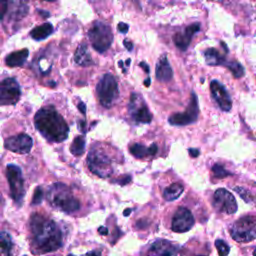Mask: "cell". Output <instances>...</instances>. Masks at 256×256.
Segmentation results:
<instances>
[{"label": "cell", "instance_id": "1", "mask_svg": "<svg viewBox=\"0 0 256 256\" xmlns=\"http://www.w3.org/2000/svg\"><path fill=\"white\" fill-rule=\"evenodd\" d=\"M35 250L39 253L55 251L62 245V233L55 222L40 214H34L30 220Z\"/></svg>", "mask_w": 256, "mask_h": 256}, {"label": "cell", "instance_id": "2", "mask_svg": "<svg viewBox=\"0 0 256 256\" xmlns=\"http://www.w3.org/2000/svg\"><path fill=\"white\" fill-rule=\"evenodd\" d=\"M37 130L50 142H62L69 133V127L53 106L41 108L35 115Z\"/></svg>", "mask_w": 256, "mask_h": 256}, {"label": "cell", "instance_id": "3", "mask_svg": "<svg viewBox=\"0 0 256 256\" xmlns=\"http://www.w3.org/2000/svg\"><path fill=\"white\" fill-rule=\"evenodd\" d=\"M47 199L53 207L65 213H72L80 208V202L73 196L70 188L63 183H54L47 193Z\"/></svg>", "mask_w": 256, "mask_h": 256}, {"label": "cell", "instance_id": "4", "mask_svg": "<svg viewBox=\"0 0 256 256\" xmlns=\"http://www.w3.org/2000/svg\"><path fill=\"white\" fill-rule=\"evenodd\" d=\"M87 165L90 171L99 177H108L113 173L111 158L100 148H92L87 155Z\"/></svg>", "mask_w": 256, "mask_h": 256}, {"label": "cell", "instance_id": "5", "mask_svg": "<svg viewBox=\"0 0 256 256\" xmlns=\"http://www.w3.org/2000/svg\"><path fill=\"white\" fill-rule=\"evenodd\" d=\"M88 37L93 48L99 53H104L107 51L113 40V34L110 27L101 21H96L93 23L92 27L88 31Z\"/></svg>", "mask_w": 256, "mask_h": 256}, {"label": "cell", "instance_id": "6", "mask_svg": "<svg viewBox=\"0 0 256 256\" xmlns=\"http://www.w3.org/2000/svg\"><path fill=\"white\" fill-rule=\"evenodd\" d=\"M230 234L237 242H250L256 237V220L252 215L243 216L231 227Z\"/></svg>", "mask_w": 256, "mask_h": 256}, {"label": "cell", "instance_id": "7", "mask_svg": "<svg viewBox=\"0 0 256 256\" xmlns=\"http://www.w3.org/2000/svg\"><path fill=\"white\" fill-rule=\"evenodd\" d=\"M96 93L102 106L110 108L118 96V85L111 74H105L96 86Z\"/></svg>", "mask_w": 256, "mask_h": 256}, {"label": "cell", "instance_id": "8", "mask_svg": "<svg viewBox=\"0 0 256 256\" xmlns=\"http://www.w3.org/2000/svg\"><path fill=\"white\" fill-rule=\"evenodd\" d=\"M6 174L10 186L11 197L17 204L21 205L23 197L25 195L24 180L21 169L15 164H9L6 168Z\"/></svg>", "mask_w": 256, "mask_h": 256}, {"label": "cell", "instance_id": "9", "mask_svg": "<svg viewBox=\"0 0 256 256\" xmlns=\"http://www.w3.org/2000/svg\"><path fill=\"white\" fill-rule=\"evenodd\" d=\"M128 110L130 116L136 122L150 123L152 120V115L149 112L144 99L139 93L131 94Z\"/></svg>", "mask_w": 256, "mask_h": 256}, {"label": "cell", "instance_id": "10", "mask_svg": "<svg viewBox=\"0 0 256 256\" xmlns=\"http://www.w3.org/2000/svg\"><path fill=\"white\" fill-rule=\"evenodd\" d=\"M199 115V107H198V99L194 92L191 93V98L189 105L185 112L183 113H175L168 118V121L171 125L176 126H184L195 122Z\"/></svg>", "mask_w": 256, "mask_h": 256}, {"label": "cell", "instance_id": "11", "mask_svg": "<svg viewBox=\"0 0 256 256\" xmlns=\"http://www.w3.org/2000/svg\"><path fill=\"white\" fill-rule=\"evenodd\" d=\"M213 206L220 213L233 214L237 211V202L234 196L224 188H219L214 192Z\"/></svg>", "mask_w": 256, "mask_h": 256}, {"label": "cell", "instance_id": "12", "mask_svg": "<svg viewBox=\"0 0 256 256\" xmlns=\"http://www.w3.org/2000/svg\"><path fill=\"white\" fill-rule=\"evenodd\" d=\"M21 95L20 86L13 78L0 81V105H13L18 102Z\"/></svg>", "mask_w": 256, "mask_h": 256}, {"label": "cell", "instance_id": "13", "mask_svg": "<svg viewBox=\"0 0 256 256\" xmlns=\"http://www.w3.org/2000/svg\"><path fill=\"white\" fill-rule=\"evenodd\" d=\"M194 225V217L190 210L185 207H179L172 219V230L177 233L189 231Z\"/></svg>", "mask_w": 256, "mask_h": 256}, {"label": "cell", "instance_id": "14", "mask_svg": "<svg viewBox=\"0 0 256 256\" xmlns=\"http://www.w3.org/2000/svg\"><path fill=\"white\" fill-rule=\"evenodd\" d=\"M32 138L24 133L16 136H11L4 141V146L6 149L21 154L28 153L32 148Z\"/></svg>", "mask_w": 256, "mask_h": 256}, {"label": "cell", "instance_id": "15", "mask_svg": "<svg viewBox=\"0 0 256 256\" xmlns=\"http://www.w3.org/2000/svg\"><path fill=\"white\" fill-rule=\"evenodd\" d=\"M210 91L212 97L217 102L218 106L223 111H229L232 107V100L224 85H222L217 80H212L210 83Z\"/></svg>", "mask_w": 256, "mask_h": 256}, {"label": "cell", "instance_id": "16", "mask_svg": "<svg viewBox=\"0 0 256 256\" xmlns=\"http://www.w3.org/2000/svg\"><path fill=\"white\" fill-rule=\"evenodd\" d=\"M148 256H177V249L168 240H157L149 249Z\"/></svg>", "mask_w": 256, "mask_h": 256}, {"label": "cell", "instance_id": "17", "mask_svg": "<svg viewBox=\"0 0 256 256\" xmlns=\"http://www.w3.org/2000/svg\"><path fill=\"white\" fill-rule=\"evenodd\" d=\"M200 30V23H194L185 28L184 33H176L173 36L174 44L180 50H186L189 46L193 35Z\"/></svg>", "mask_w": 256, "mask_h": 256}, {"label": "cell", "instance_id": "18", "mask_svg": "<svg viewBox=\"0 0 256 256\" xmlns=\"http://www.w3.org/2000/svg\"><path fill=\"white\" fill-rule=\"evenodd\" d=\"M155 72H156V78L159 81L167 82V81L171 80V78L173 76V72H172L171 66L169 64V61L165 55L161 56L159 58V60L157 61Z\"/></svg>", "mask_w": 256, "mask_h": 256}, {"label": "cell", "instance_id": "19", "mask_svg": "<svg viewBox=\"0 0 256 256\" xmlns=\"http://www.w3.org/2000/svg\"><path fill=\"white\" fill-rule=\"evenodd\" d=\"M131 154L136 158H144L149 155H155L158 148L156 144H152L150 147H146L140 143H134L129 147Z\"/></svg>", "mask_w": 256, "mask_h": 256}, {"label": "cell", "instance_id": "20", "mask_svg": "<svg viewBox=\"0 0 256 256\" xmlns=\"http://www.w3.org/2000/svg\"><path fill=\"white\" fill-rule=\"evenodd\" d=\"M74 60L80 66H90L93 64V60L86 44H81L78 46L74 54Z\"/></svg>", "mask_w": 256, "mask_h": 256}, {"label": "cell", "instance_id": "21", "mask_svg": "<svg viewBox=\"0 0 256 256\" xmlns=\"http://www.w3.org/2000/svg\"><path fill=\"white\" fill-rule=\"evenodd\" d=\"M28 55H29V51L27 49H22L20 51H16V52L9 54L6 57L5 62L9 67L21 66L25 63Z\"/></svg>", "mask_w": 256, "mask_h": 256}, {"label": "cell", "instance_id": "22", "mask_svg": "<svg viewBox=\"0 0 256 256\" xmlns=\"http://www.w3.org/2000/svg\"><path fill=\"white\" fill-rule=\"evenodd\" d=\"M12 248L11 236L5 231H0V256H12Z\"/></svg>", "mask_w": 256, "mask_h": 256}, {"label": "cell", "instance_id": "23", "mask_svg": "<svg viewBox=\"0 0 256 256\" xmlns=\"http://www.w3.org/2000/svg\"><path fill=\"white\" fill-rule=\"evenodd\" d=\"M53 32V26L50 23H44L40 26H37L34 28L31 32L30 35L34 40H43L47 38L49 35H51Z\"/></svg>", "mask_w": 256, "mask_h": 256}, {"label": "cell", "instance_id": "24", "mask_svg": "<svg viewBox=\"0 0 256 256\" xmlns=\"http://www.w3.org/2000/svg\"><path fill=\"white\" fill-rule=\"evenodd\" d=\"M204 56L208 65H221L225 63V56L220 54L215 48H208L205 51Z\"/></svg>", "mask_w": 256, "mask_h": 256}, {"label": "cell", "instance_id": "25", "mask_svg": "<svg viewBox=\"0 0 256 256\" xmlns=\"http://www.w3.org/2000/svg\"><path fill=\"white\" fill-rule=\"evenodd\" d=\"M184 186L179 183H173L166 187L163 192V197L167 201H173L176 200L183 192Z\"/></svg>", "mask_w": 256, "mask_h": 256}, {"label": "cell", "instance_id": "26", "mask_svg": "<svg viewBox=\"0 0 256 256\" xmlns=\"http://www.w3.org/2000/svg\"><path fill=\"white\" fill-rule=\"evenodd\" d=\"M85 149V137L84 136H77L70 146V151L75 156H80L83 154Z\"/></svg>", "mask_w": 256, "mask_h": 256}, {"label": "cell", "instance_id": "27", "mask_svg": "<svg viewBox=\"0 0 256 256\" xmlns=\"http://www.w3.org/2000/svg\"><path fill=\"white\" fill-rule=\"evenodd\" d=\"M224 65L227 66V68L232 72L235 78H240L244 75V68L239 62L230 61V62H225Z\"/></svg>", "mask_w": 256, "mask_h": 256}, {"label": "cell", "instance_id": "28", "mask_svg": "<svg viewBox=\"0 0 256 256\" xmlns=\"http://www.w3.org/2000/svg\"><path fill=\"white\" fill-rule=\"evenodd\" d=\"M212 172H213L214 176L217 177V178H224V177H227V176L231 175V172L227 171V170L225 169V167L222 166V165H220V164H215V165H213V167H212Z\"/></svg>", "mask_w": 256, "mask_h": 256}, {"label": "cell", "instance_id": "29", "mask_svg": "<svg viewBox=\"0 0 256 256\" xmlns=\"http://www.w3.org/2000/svg\"><path fill=\"white\" fill-rule=\"evenodd\" d=\"M215 246L218 250V254L219 256H227L229 254L230 251V247L228 246V244L226 242H224L221 239H218L215 241Z\"/></svg>", "mask_w": 256, "mask_h": 256}, {"label": "cell", "instance_id": "30", "mask_svg": "<svg viewBox=\"0 0 256 256\" xmlns=\"http://www.w3.org/2000/svg\"><path fill=\"white\" fill-rule=\"evenodd\" d=\"M234 190L240 195V197L245 201V202H249V203H252L253 200H254V197L252 196V194L247 191L246 189H244L243 187H235Z\"/></svg>", "mask_w": 256, "mask_h": 256}, {"label": "cell", "instance_id": "31", "mask_svg": "<svg viewBox=\"0 0 256 256\" xmlns=\"http://www.w3.org/2000/svg\"><path fill=\"white\" fill-rule=\"evenodd\" d=\"M42 198H43V192H42V189L40 187H38L36 190H35V193H34V196H33V201H32V204H39L41 203L42 201Z\"/></svg>", "mask_w": 256, "mask_h": 256}, {"label": "cell", "instance_id": "32", "mask_svg": "<svg viewBox=\"0 0 256 256\" xmlns=\"http://www.w3.org/2000/svg\"><path fill=\"white\" fill-rule=\"evenodd\" d=\"M7 9H8V2L0 1V20L3 19Z\"/></svg>", "mask_w": 256, "mask_h": 256}, {"label": "cell", "instance_id": "33", "mask_svg": "<svg viewBox=\"0 0 256 256\" xmlns=\"http://www.w3.org/2000/svg\"><path fill=\"white\" fill-rule=\"evenodd\" d=\"M117 29H118L121 33H126V32L128 31V29H129V26H128L126 23H124V22H120V23L118 24V26H117Z\"/></svg>", "mask_w": 256, "mask_h": 256}, {"label": "cell", "instance_id": "34", "mask_svg": "<svg viewBox=\"0 0 256 256\" xmlns=\"http://www.w3.org/2000/svg\"><path fill=\"white\" fill-rule=\"evenodd\" d=\"M123 44H124V46L126 47V49H127V50H129V51H131V50H132V48H133V44H132V42H130L128 39H125V40L123 41Z\"/></svg>", "mask_w": 256, "mask_h": 256}, {"label": "cell", "instance_id": "35", "mask_svg": "<svg viewBox=\"0 0 256 256\" xmlns=\"http://www.w3.org/2000/svg\"><path fill=\"white\" fill-rule=\"evenodd\" d=\"M189 154L192 157H197V156H199L200 152L198 149H189Z\"/></svg>", "mask_w": 256, "mask_h": 256}, {"label": "cell", "instance_id": "36", "mask_svg": "<svg viewBox=\"0 0 256 256\" xmlns=\"http://www.w3.org/2000/svg\"><path fill=\"white\" fill-rule=\"evenodd\" d=\"M78 109L80 110V112H82L83 114H85V112H86V106H85V104H84L83 102H80V103L78 104Z\"/></svg>", "mask_w": 256, "mask_h": 256}, {"label": "cell", "instance_id": "37", "mask_svg": "<svg viewBox=\"0 0 256 256\" xmlns=\"http://www.w3.org/2000/svg\"><path fill=\"white\" fill-rule=\"evenodd\" d=\"M98 232L101 235H106V234H108V229L106 227H99L98 228Z\"/></svg>", "mask_w": 256, "mask_h": 256}, {"label": "cell", "instance_id": "38", "mask_svg": "<svg viewBox=\"0 0 256 256\" xmlns=\"http://www.w3.org/2000/svg\"><path fill=\"white\" fill-rule=\"evenodd\" d=\"M78 127H79V130L81 129L83 132H85V130H84V128H85V122H84V121H82V120L78 121Z\"/></svg>", "mask_w": 256, "mask_h": 256}, {"label": "cell", "instance_id": "39", "mask_svg": "<svg viewBox=\"0 0 256 256\" xmlns=\"http://www.w3.org/2000/svg\"><path fill=\"white\" fill-rule=\"evenodd\" d=\"M140 66H141L143 69H145V72H146V73H149V67H148V65H147L146 63L141 62V63H140Z\"/></svg>", "mask_w": 256, "mask_h": 256}, {"label": "cell", "instance_id": "40", "mask_svg": "<svg viewBox=\"0 0 256 256\" xmlns=\"http://www.w3.org/2000/svg\"><path fill=\"white\" fill-rule=\"evenodd\" d=\"M86 256H101L100 255V252H97V251H92V252H89L86 254Z\"/></svg>", "mask_w": 256, "mask_h": 256}, {"label": "cell", "instance_id": "41", "mask_svg": "<svg viewBox=\"0 0 256 256\" xmlns=\"http://www.w3.org/2000/svg\"><path fill=\"white\" fill-rule=\"evenodd\" d=\"M144 85H145V86H149V85H150V78H147V79L144 81Z\"/></svg>", "mask_w": 256, "mask_h": 256}, {"label": "cell", "instance_id": "42", "mask_svg": "<svg viewBox=\"0 0 256 256\" xmlns=\"http://www.w3.org/2000/svg\"><path fill=\"white\" fill-rule=\"evenodd\" d=\"M130 212H131V209H126V210L124 211V216L129 215V214H130Z\"/></svg>", "mask_w": 256, "mask_h": 256}, {"label": "cell", "instance_id": "43", "mask_svg": "<svg viewBox=\"0 0 256 256\" xmlns=\"http://www.w3.org/2000/svg\"><path fill=\"white\" fill-rule=\"evenodd\" d=\"M200 256H205V255H200Z\"/></svg>", "mask_w": 256, "mask_h": 256}]
</instances>
